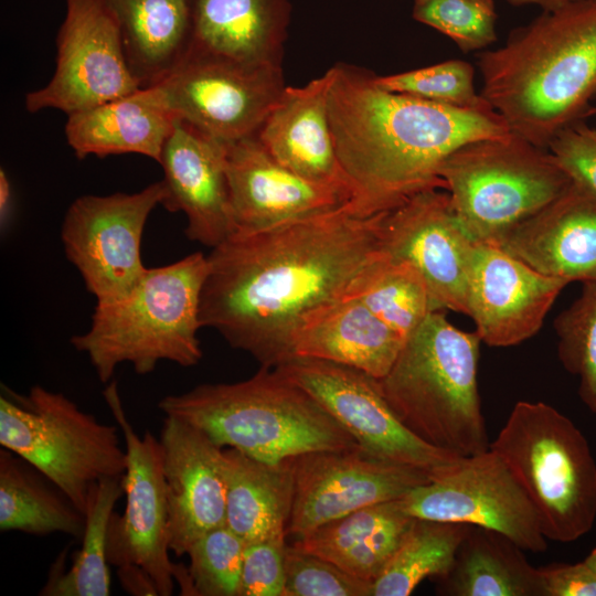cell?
Listing matches in <instances>:
<instances>
[{"label":"cell","instance_id":"cell-1","mask_svg":"<svg viewBox=\"0 0 596 596\" xmlns=\"http://www.w3.org/2000/svg\"><path fill=\"white\" fill-rule=\"evenodd\" d=\"M387 211L363 214L348 203L265 231L233 233L206 255L202 327L263 366L291 360L302 319L321 306L354 298L365 273L386 255Z\"/></svg>","mask_w":596,"mask_h":596},{"label":"cell","instance_id":"cell-2","mask_svg":"<svg viewBox=\"0 0 596 596\" xmlns=\"http://www.w3.org/2000/svg\"><path fill=\"white\" fill-rule=\"evenodd\" d=\"M328 115L339 162L353 185L350 205L363 214L391 210L428 189L460 146L510 132L492 108H459L380 87L373 74L332 66Z\"/></svg>","mask_w":596,"mask_h":596},{"label":"cell","instance_id":"cell-3","mask_svg":"<svg viewBox=\"0 0 596 596\" xmlns=\"http://www.w3.org/2000/svg\"><path fill=\"white\" fill-rule=\"evenodd\" d=\"M481 96L510 130L547 149L596 108V0L544 10L479 55Z\"/></svg>","mask_w":596,"mask_h":596},{"label":"cell","instance_id":"cell-4","mask_svg":"<svg viewBox=\"0 0 596 596\" xmlns=\"http://www.w3.org/2000/svg\"><path fill=\"white\" fill-rule=\"evenodd\" d=\"M158 408L222 448L278 464L305 454L360 447L322 405L277 368L235 383L201 384L162 397Z\"/></svg>","mask_w":596,"mask_h":596},{"label":"cell","instance_id":"cell-5","mask_svg":"<svg viewBox=\"0 0 596 596\" xmlns=\"http://www.w3.org/2000/svg\"><path fill=\"white\" fill-rule=\"evenodd\" d=\"M481 339L432 312L404 341L380 390L400 418L428 445L458 457L490 449L478 391Z\"/></svg>","mask_w":596,"mask_h":596},{"label":"cell","instance_id":"cell-6","mask_svg":"<svg viewBox=\"0 0 596 596\" xmlns=\"http://www.w3.org/2000/svg\"><path fill=\"white\" fill-rule=\"evenodd\" d=\"M207 270V257L201 252L148 268L130 292L96 304L89 329L74 336L72 345L87 355L103 383L123 363L141 375L161 361L185 368L198 364L203 355L198 331Z\"/></svg>","mask_w":596,"mask_h":596},{"label":"cell","instance_id":"cell-7","mask_svg":"<svg viewBox=\"0 0 596 596\" xmlns=\"http://www.w3.org/2000/svg\"><path fill=\"white\" fill-rule=\"evenodd\" d=\"M490 448L534 504L547 540L568 543L596 520V461L579 428L543 402L519 401Z\"/></svg>","mask_w":596,"mask_h":596},{"label":"cell","instance_id":"cell-8","mask_svg":"<svg viewBox=\"0 0 596 596\" xmlns=\"http://www.w3.org/2000/svg\"><path fill=\"white\" fill-rule=\"evenodd\" d=\"M439 177L464 232L494 246L573 181L549 149L512 131L460 146Z\"/></svg>","mask_w":596,"mask_h":596},{"label":"cell","instance_id":"cell-9","mask_svg":"<svg viewBox=\"0 0 596 596\" xmlns=\"http://www.w3.org/2000/svg\"><path fill=\"white\" fill-rule=\"evenodd\" d=\"M118 428L41 385L22 395L2 387L1 447L38 468L83 514L97 482L126 472L127 454L119 444Z\"/></svg>","mask_w":596,"mask_h":596},{"label":"cell","instance_id":"cell-10","mask_svg":"<svg viewBox=\"0 0 596 596\" xmlns=\"http://www.w3.org/2000/svg\"><path fill=\"white\" fill-rule=\"evenodd\" d=\"M398 501L416 519L497 531L524 551L538 553L547 549L534 504L491 448L458 458Z\"/></svg>","mask_w":596,"mask_h":596},{"label":"cell","instance_id":"cell-11","mask_svg":"<svg viewBox=\"0 0 596 596\" xmlns=\"http://www.w3.org/2000/svg\"><path fill=\"white\" fill-rule=\"evenodd\" d=\"M164 196L161 180L135 193L83 195L67 209L61 231L65 255L96 304L124 297L146 274L141 238Z\"/></svg>","mask_w":596,"mask_h":596},{"label":"cell","instance_id":"cell-12","mask_svg":"<svg viewBox=\"0 0 596 596\" xmlns=\"http://www.w3.org/2000/svg\"><path fill=\"white\" fill-rule=\"evenodd\" d=\"M65 7L54 74L45 86L26 94V110L53 108L70 115L140 89L106 0H65Z\"/></svg>","mask_w":596,"mask_h":596},{"label":"cell","instance_id":"cell-13","mask_svg":"<svg viewBox=\"0 0 596 596\" xmlns=\"http://www.w3.org/2000/svg\"><path fill=\"white\" fill-rule=\"evenodd\" d=\"M276 368L313 396L375 458L433 476L460 458L414 435L383 396L377 379L360 370L307 358H294Z\"/></svg>","mask_w":596,"mask_h":596},{"label":"cell","instance_id":"cell-14","mask_svg":"<svg viewBox=\"0 0 596 596\" xmlns=\"http://www.w3.org/2000/svg\"><path fill=\"white\" fill-rule=\"evenodd\" d=\"M105 401L119 427L127 454L123 477L125 510L113 513L107 535L108 563L134 564L152 578L159 596L174 587V563L169 553V514L159 438L149 430L138 435L123 407L116 382L104 391Z\"/></svg>","mask_w":596,"mask_h":596},{"label":"cell","instance_id":"cell-15","mask_svg":"<svg viewBox=\"0 0 596 596\" xmlns=\"http://www.w3.org/2000/svg\"><path fill=\"white\" fill-rule=\"evenodd\" d=\"M157 87L178 118L227 143L255 135L286 86L280 66L190 55Z\"/></svg>","mask_w":596,"mask_h":596},{"label":"cell","instance_id":"cell-16","mask_svg":"<svg viewBox=\"0 0 596 596\" xmlns=\"http://www.w3.org/2000/svg\"><path fill=\"white\" fill-rule=\"evenodd\" d=\"M295 494L287 534L296 539L359 509L398 500L433 475L381 460L361 447L294 459Z\"/></svg>","mask_w":596,"mask_h":596},{"label":"cell","instance_id":"cell-17","mask_svg":"<svg viewBox=\"0 0 596 596\" xmlns=\"http://www.w3.org/2000/svg\"><path fill=\"white\" fill-rule=\"evenodd\" d=\"M459 225L448 193L428 189L387 211L383 251L413 265L439 310L468 315V277L475 247Z\"/></svg>","mask_w":596,"mask_h":596},{"label":"cell","instance_id":"cell-18","mask_svg":"<svg viewBox=\"0 0 596 596\" xmlns=\"http://www.w3.org/2000/svg\"><path fill=\"white\" fill-rule=\"evenodd\" d=\"M234 233H255L337 210L350 192L307 180L277 162L256 136L225 143Z\"/></svg>","mask_w":596,"mask_h":596},{"label":"cell","instance_id":"cell-19","mask_svg":"<svg viewBox=\"0 0 596 596\" xmlns=\"http://www.w3.org/2000/svg\"><path fill=\"white\" fill-rule=\"evenodd\" d=\"M566 281L545 276L499 246L476 243L468 277V315L490 347L534 336Z\"/></svg>","mask_w":596,"mask_h":596},{"label":"cell","instance_id":"cell-20","mask_svg":"<svg viewBox=\"0 0 596 596\" xmlns=\"http://www.w3.org/2000/svg\"><path fill=\"white\" fill-rule=\"evenodd\" d=\"M169 514V546L175 556L206 532L225 524L223 450L203 432L164 416L159 435Z\"/></svg>","mask_w":596,"mask_h":596},{"label":"cell","instance_id":"cell-21","mask_svg":"<svg viewBox=\"0 0 596 596\" xmlns=\"http://www.w3.org/2000/svg\"><path fill=\"white\" fill-rule=\"evenodd\" d=\"M169 212L187 217L185 235L211 248L234 233L225 142L178 118L159 162Z\"/></svg>","mask_w":596,"mask_h":596},{"label":"cell","instance_id":"cell-22","mask_svg":"<svg viewBox=\"0 0 596 596\" xmlns=\"http://www.w3.org/2000/svg\"><path fill=\"white\" fill-rule=\"evenodd\" d=\"M498 246L545 276L596 281V194L572 181Z\"/></svg>","mask_w":596,"mask_h":596},{"label":"cell","instance_id":"cell-23","mask_svg":"<svg viewBox=\"0 0 596 596\" xmlns=\"http://www.w3.org/2000/svg\"><path fill=\"white\" fill-rule=\"evenodd\" d=\"M332 78L330 67L304 86H286L255 136L281 166L312 182L343 189L354 198L353 185L339 162L329 121Z\"/></svg>","mask_w":596,"mask_h":596},{"label":"cell","instance_id":"cell-24","mask_svg":"<svg viewBox=\"0 0 596 596\" xmlns=\"http://www.w3.org/2000/svg\"><path fill=\"white\" fill-rule=\"evenodd\" d=\"M190 7L188 56L251 67L280 66L288 0H190Z\"/></svg>","mask_w":596,"mask_h":596},{"label":"cell","instance_id":"cell-25","mask_svg":"<svg viewBox=\"0 0 596 596\" xmlns=\"http://www.w3.org/2000/svg\"><path fill=\"white\" fill-rule=\"evenodd\" d=\"M405 339L382 322L362 301L345 298L308 313L294 333V358L317 359L382 379Z\"/></svg>","mask_w":596,"mask_h":596},{"label":"cell","instance_id":"cell-26","mask_svg":"<svg viewBox=\"0 0 596 596\" xmlns=\"http://www.w3.org/2000/svg\"><path fill=\"white\" fill-rule=\"evenodd\" d=\"M67 116L66 140L77 158L138 153L158 163L178 119L157 86Z\"/></svg>","mask_w":596,"mask_h":596},{"label":"cell","instance_id":"cell-27","mask_svg":"<svg viewBox=\"0 0 596 596\" xmlns=\"http://www.w3.org/2000/svg\"><path fill=\"white\" fill-rule=\"evenodd\" d=\"M416 518L407 514L398 500L359 509L330 521L292 544L339 566L344 572L373 583L411 530Z\"/></svg>","mask_w":596,"mask_h":596},{"label":"cell","instance_id":"cell-28","mask_svg":"<svg viewBox=\"0 0 596 596\" xmlns=\"http://www.w3.org/2000/svg\"><path fill=\"white\" fill-rule=\"evenodd\" d=\"M225 525L245 544L286 536L295 494L294 459L278 464L223 450Z\"/></svg>","mask_w":596,"mask_h":596},{"label":"cell","instance_id":"cell-29","mask_svg":"<svg viewBox=\"0 0 596 596\" xmlns=\"http://www.w3.org/2000/svg\"><path fill=\"white\" fill-rule=\"evenodd\" d=\"M119 25L128 67L141 88L157 86L187 58L190 0H106Z\"/></svg>","mask_w":596,"mask_h":596},{"label":"cell","instance_id":"cell-30","mask_svg":"<svg viewBox=\"0 0 596 596\" xmlns=\"http://www.w3.org/2000/svg\"><path fill=\"white\" fill-rule=\"evenodd\" d=\"M517 543L489 529L470 525L454 564L436 579L448 596H544L540 568Z\"/></svg>","mask_w":596,"mask_h":596},{"label":"cell","instance_id":"cell-31","mask_svg":"<svg viewBox=\"0 0 596 596\" xmlns=\"http://www.w3.org/2000/svg\"><path fill=\"white\" fill-rule=\"evenodd\" d=\"M85 517L72 500L29 461L1 447L0 530L32 535L63 533L81 540Z\"/></svg>","mask_w":596,"mask_h":596},{"label":"cell","instance_id":"cell-32","mask_svg":"<svg viewBox=\"0 0 596 596\" xmlns=\"http://www.w3.org/2000/svg\"><path fill=\"white\" fill-rule=\"evenodd\" d=\"M124 477V476H123ZM123 477L105 478L89 491L82 545L65 566L67 549L51 565L41 596H108L110 575L107 535L116 502L124 494Z\"/></svg>","mask_w":596,"mask_h":596},{"label":"cell","instance_id":"cell-33","mask_svg":"<svg viewBox=\"0 0 596 596\" xmlns=\"http://www.w3.org/2000/svg\"><path fill=\"white\" fill-rule=\"evenodd\" d=\"M470 525L415 519L382 574L372 596H408L426 578L435 581L451 568Z\"/></svg>","mask_w":596,"mask_h":596},{"label":"cell","instance_id":"cell-34","mask_svg":"<svg viewBox=\"0 0 596 596\" xmlns=\"http://www.w3.org/2000/svg\"><path fill=\"white\" fill-rule=\"evenodd\" d=\"M354 298L404 339L439 310L421 273L409 263L387 255L369 268Z\"/></svg>","mask_w":596,"mask_h":596},{"label":"cell","instance_id":"cell-35","mask_svg":"<svg viewBox=\"0 0 596 596\" xmlns=\"http://www.w3.org/2000/svg\"><path fill=\"white\" fill-rule=\"evenodd\" d=\"M558 358L578 377V396L596 414V281L583 283L579 296L554 320Z\"/></svg>","mask_w":596,"mask_h":596},{"label":"cell","instance_id":"cell-36","mask_svg":"<svg viewBox=\"0 0 596 596\" xmlns=\"http://www.w3.org/2000/svg\"><path fill=\"white\" fill-rule=\"evenodd\" d=\"M375 83L390 92L459 108H487L490 104L475 87V70L462 60L403 73L374 76Z\"/></svg>","mask_w":596,"mask_h":596},{"label":"cell","instance_id":"cell-37","mask_svg":"<svg viewBox=\"0 0 596 596\" xmlns=\"http://www.w3.org/2000/svg\"><path fill=\"white\" fill-rule=\"evenodd\" d=\"M244 549L225 524L199 538L187 553L192 596H240Z\"/></svg>","mask_w":596,"mask_h":596},{"label":"cell","instance_id":"cell-38","mask_svg":"<svg viewBox=\"0 0 596 596\" xmlns=\"http://www.w3.org/2000/svg\"><path fill=\"white\" fill-rule=\"evenodd\" d=\"M412 14L462 52L487 50L497 40L494 0H414Z\"/></svg>","mask_w":596,"mask_h":596},{"label":"cell","instance_id":"cell-39","mask_svg":"<svg viewBox=\"0 0 596 596\" xmlns=\"http://www.w3.org/2000/svg\"><path fill=\"white\" fill-rule=\"evenodd\" d=\"M372 585L294 544L286 547L284 596H372Z\"/></svg>","mask_w":596,"mask_h":596},{"label":"cell","instance_id":"cell-40","mask_svg":"<svg viewBox=\"0 0 596 596\" xmlns=\"http://www.w3.org/2000/svg\"><path fill=\"white\" fill-rule=\"evenodd\" d=\"M286 536L245 544L240 596H284Z\"/></svg>","mask_w":596,"mask_h":596},{"label":"cell","instance_id":"cell-41","mask_svg":"<svg viewBox=\"0 0 596 596\" xmlns=\"http://www.w3.org/2000/svg\"><path fill=\"white\" fill-rule=\"evenodd\" d=\"M547 149L571 179L596 194V129L585 121L561 131Z\"/></svg>","mask_w":596,"mask_h":596},{"label":"cell","instance_id":"cell-42","mask_svg":"<svg viewBox=\"0 0 596 596\" xmlns=\"http://www.w3.org/2000/svg\"><path fill=\"white\" fill-rule=\"evenodd\" d=\"M544 596H596V573L583 561L540 567Z\"/></svg>","mask_w":596,"mask_h":596},{"label":"cell","instance_id":"cell-43","mask_svg":"<svg viewBox=\"0 0 596 596\" xmlns=\"http://www.w3.org/2000/svg\"><path fill=\"white\" fill-rule=\"evenodd\" d=\"M117 576L121 587L130 595L159 596L152 578L138 565L128 564L117 567Z\"/></svg>","mask_w":596,"mask_h":596},{"label":"cell","instance_id":"cell-44","mask_svg":"<svg viewBox=\"0 0 596 596\" xmlns=\"http://www.w3.org/2000/svg\"><path fill=\"white\" fill-rule=\"evenodd\" d=\"M13 191L7 172L0 171V220L1 225H7L12 212Z\"/></svg>","mask_w":596,"mask_h":596},{"label":"cell","instance_id":"cell-45","mask_svg":"<svg viewBox=\"0 0 596 596\" xmlns=\"http://www.w3.org/2000/svg\"><path fill=\"white\" fill-rule=\"evenodd\" d=\"M511 6H535L544 10H553L576 0H505Z\"/></svg>","mask_w":596,"mask_h":596},{"label":"cell","instance_id":"cell-46","mask_svg":"<svg viewBox=\"0 0 596 596\" xmlns=\"http://www.w3.org/2000/svg\"><path fill=\"white\" fill-rule=\"evenodd\" d=\"M584 562L596 573V546L586 556Z\"/></svg>","mask_w":596,"mask_h":596}]
</instances>
